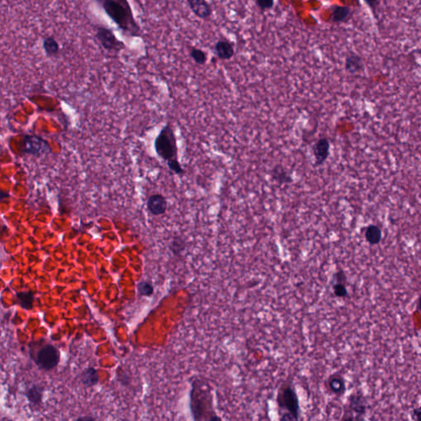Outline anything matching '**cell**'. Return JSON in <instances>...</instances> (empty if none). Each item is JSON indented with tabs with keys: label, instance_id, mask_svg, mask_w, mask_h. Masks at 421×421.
Masks as SVG:
<instances>
[{
	"label": "cell",
	"instance_id": "obj_32",
	"mask_svg": "<svg viewBox=\"0 0 421 421\" xmlns=\"http://www.w3.org/2000/svg\"><path fill=\"white\" fill-rule=\"evenodd\" d=\"M76 421H96L93 417L90 416V415H86V416L79 417Z\"/></svg>",
	"mask_w": 421,
	"mask_h": 421
},
{
	"label": "cell",
	"instance_id": "obj_19",
	"mask_svg": "<svg viewBox=\"0 0 421 421\" xmlns=\"http://www.w3.org/2000/svg\"><path fill=\"white\" fill-rule=\"evenodd\" d=\"M190 56L197 64L198 65H203L205 64L207 61V55L205 51H203L201 49L195 48L193 47L190 50Z\"/></svg>",
	"mask_w": 421,
	"mask_h": 421
},
{
	"label": "cell",
	"instance_id": "obj_28",
	"mask_svg": "<svg viewBox=\"0 0 421 421\" xmlns=\"http://www.w3.org/2000/svg\"><path fill=\"white\" fill-rule=\"evenodd\" d=\"M279 421H300V419H299L298 416H296V415L290 413V412L286 411L283 414H280Z\"/></svg>",
	"mask_w": 421,
	"mask_h": 421
},
{
	"label": "cell",
	"instance_id": "obj_16",
	"mask_svg": "<svg viewBox=\"0 0 421 421\" xmlns=\"http://www.w3.org/2000/svg\"><path fill=\"white\" fill-rule=\"evenodd\" d=\"M364 238L370 245H378L382 239V232L378 225L370 224L365 228Z\"/></svg>",
	"mask_w": 421,
	"mask_h": 421
},
{
	"label": "cell",
	"instance_id": "obj_12",
	"mask_svg": "<svg viewBox=\"0 0 421 421\" xmlns=\"http://www.w3.org/2000/svg\"><path fill=\"white\" fill-rule=\"evenodd\" d=\"M327 387L332 393L337 396H343L346 393V383L343 376L340 373H333L328 377Z\"/></svg>",
	"mask_w": 421,
	"mask_h": 421
},
{
	"label": "cell",
	"instance_id": "obj_24",
	"mask_svg": "<svg viewBox=\"0 0 421 421\" xmlns=\"http://www.w3.org/2000/svg\"><path fill=\"white\" fill-rule=\"evenodd\" d=\"M171 250L175 254H180L185 248V243L181 238H175L171 244Z\"/></svg>",
	"mask_w": 421,
	"mask_h": 421
},
{
	"label": "cell",
	"instance_id": "obj_3",
	"mask_svg": "<svg viewBox=\"0 0 421 421\" xmlns=\"http://www.w3.org/2000/svg\"><path fill=\"white\" fill-rule=\"evenodd\" d=\"M276 401L279 408L300 417V400L296 389L292 385L289 383L283 384L278 390Z\"/></svg>",
	"mask_w": 421,
	"mask_h": 421
},
{
	"label": "cell",
	"instance_id": "obj_30",
	"mask_svg": "<svg viewBox=\"0 0 421 421\" xmlns=\"http://www.w3.org/2000/svg\"><path fill=\"white\" fill-rule=\"evenodd\" d=\"M419 416H420V408H419V406L413 408L411 411V417L413 420L419 421Z\"/></svg>",
	"mask_w": 421,
	"mask_h": 421
},
{
	"label": "cell",
	"instance_id": "obj_6",
	"mask_svg": "<svg viewBox=\"0 0 421 421\" xmlns=\"http://www.w3.org/2000/svg\"><path fill=\"white\" fill-rule=\"evenodd\" d=\"M59 361V351L51 345L43 346L37 354V364L41 369L45 370L54 369Z\"/></svg>",
	"mask_w": 421,
	"mask_h": 421
},
{
	"label": "cell",
	"instance_id": "obj_10",
	"mask_svg": "<svg viewBox=\"0 0 421 421\" xmlns=\"http://www.w3.org/2000/svg\"><path fill=\"white\" fill-rule=\"evenodd\" d=\"M364 69V59L357 53L349 52L345 60V70L351 75H355Z\"/></svg>",
	"mask_w": 421,
	"mask_h": 421
},
{
	"label": "cell",
	"instance_id": "obj_33",
	"mask_svg": "<svg viewBox=\"0 0 421 421\" xmlns=\"http://www.w3.org/2000/svg\"><path fill=\"white\" fill-rule=\"evenodd\" d=\"M9 197V194L6 193V192L4 191H0V200H3V199H5V198H7Z\"/></svg>",
	"mask_w": 421,
	"mask_h": 421
},
{
	"label": "cell",
	"instance_id": "obj_23",
	"mask_svg": "<svg viewBox=\"0 0 421 421\" xmlns=\"http://www.w3.org/2000/svg\"><path fill=\"white\" fill-rule=\"evenodd\" d=\"M137 291L139 293L144 296H153L154 293V288L150 283L147 282H141L137 284Z\"/></svg>",
	"mask_w": 421,
	"mask_h": 421
},
{
	"label": "cell",
	"instance_id": "obj_22",
	"mask_svg": "<svg viewBox=\"0 0 421 421\" xmlns=\"http://www.w3.org/2000/svg\"><path fill=\"white\" fill-rule=\"evenodd\" d=\"M27 396H28V399L32 402L34 403V404H38V403L41 401L42 392H41V390L40 389L39 387H37V386H33V387H31L28 390Z\"/></svg>",
	"mask_w": 421,
	"mask_h": 421
},
{
	"label": "cell",
	"instance_id": "obj_15",
	"mask_svg": "<svg viewBox=\"0 0 421 421\" xmlns=\"http://www.w3.org/2000/svg\"><path fill=\"white\" fill-rule=\"evenodd\" d=\"M352 15V10L349 6L335 5L332 9L330 21L333 23H345L348 21Z\"/></svg>",
	"mask_w": 421,
	"mask_h": 421
},
{
	"label": "cell",
	"instance_id": "obj_5",
	"mask_svg": "<svg viewBox=\"0 0 421 421\" xmlns=\"http://www.w3.org/2000/svg\"><path fill=\"white\" fill-rule=\"evenodd\" d=\"M96 38L103 48L109 52H119L125 48V44L117 38L114 32L103 26L96 27Z\"/></svg>",
	"mask_w": 421,
	"mask_h": 421
},
{
	"label": "cell",
	"instance_id": "obj_7",
	"mask_svg": "<svg viewBox=\"0 0 421 421\" xmlns=\"http://www.w3.org/2000/svg\"><path fill=\"white\" fill-rule=\"evenodd\" d=\"M330 142L327 137H320L312 147L314 157V167H320L324 164L330 154Z\"/></svg>",
	"mask_w": 421,
	"mask_h": 421
},
{
	"label": "cell",
	"instance_id": "obj_29",
	"mask_svg": "<svg viewBox=\"0 0 421 421\" xmlns=\"http://www.w3.org/2000/svg\"><path fill=\"white\" fill-rule=\"evenodd\" d=\"M365 4L369 5V7L373 11L374 16L377 14V9H378V5L380 4L379 1H365Z\"/></svg>",
	"mask_w": 421,
	"mask_h": 421
},
{
	"label": "cell",
	"instance_id": "obj_11",
	"mask_svg": "<svg viewBox=\"0 0 421 421\" xmlns=\"http://www.w3.org/2000/svg\"><path fill=\"white\" fill-rule=\"evenodd\" d=\"M148 209L154 216H161L167 212V201L162 194H153L148 198Z\"/></svg>",
	"mask_w": 421,
	"mask_h": 421
},
{
	"label": "cell",
	"instance_id": "obj_1",
	"mask_svg": "<svg viewBox=\"0 0 421 421\" xmlns=\"http://www.w3.org/2000/svg\"><path fill=\"white\" fill-rule=\"evenodd\" d=\"M100 4L106 15L123 33L129 37H138L140 27L127 0H104Z\"/></svg>",
	"mask_w": 421,
	"mask_h": 421
},
{
	"label": "cell",
	"instance_id": "obj_13",
	"mask_svg": "<svg viewBox=\"0 0 421 421\" xmlns=\"http://www.w3.org/2000/svg\"><path fill=\"white\" fill-rule=\"evenodd\" d=\"M214 51L216 56L221 60H229L235 55V49L233 44L227 40H220L214 46Z\"/></svg>",
	"mask_w": 421,
	"mask_h": 421
},
{
	"label": "cell",
	"instance_id": "obj_34",
	"mask_svg": "<svg viewBox=\"0 0 421 421\" xmlns=\"http://www.w3.org/2000/svg\"><path fill=\"white\" fill-rule=\"evenodd\" d=\"M209 421H222L221 417L217 416V415H213V416L210 418Z\"/></svg>",
	"mask_w": 421,
	"mask_h": 421
},
{
	"label": "cell",
	"instance_id": "obj_20",
	"mask_svg": "<svg viewBox=\"0 0 421 421\" xmlns=\"http://www.w3.org/2000/svg\"><path fill=\"white\" fill-rule=\"evenodd\" d=\"M18 300L21 306H23L27 310L32 309V304H33V295L32 293L21 292L18 294Z\"/></svg>",
	"mask_w": 421,
	"mask_h": 421
},
{
	"label": "cell",
	"instance_id": "obj_8",
	"mask_svg": "<svg viewBox=\"0 0 421 421\" xmlns=\"http://www.w3.org/2000/svg\"><path fill=\"white\" fill-rule=\"evenodd\" d=\"M349 409L356 415L359 419H362L363 417L366 414L369 403L366 397L362 392H353L348 397Z\"/></svg>",
	"mask_w": 421,
	"mask_h": 421
},
{
	"label": "cell",
	"instance_id": "obj_26",
	"mask_svg": "<svg viewBox=\"0 0 421 421\" xmlns=\"http://www.w3.org/2000/svg\"><path fill=\"white\" fill-rule=\"evenodd\" d=\"M257 7L262 11H266V10H271L275 5V2L273 0H257L256 2Z\"/></svg>",
	"mask_w": 421,
	"mask_h": 421
},
{
	"label": "cell",
	"instance_id": "obj_17",
	"mask_svg": "<svg viewBox=\"0 0 421 421\" xmlns=\"http://www.w3.org/2000/svg\"><path fill=\"white\" fill-rule=\"evenodd\" d=\"M99 379L100 377L98 372L96 369H94L93 367H89L87 369H85L81 376V382L85 387H93L97 384Z\"/></svg>",
	"mask_w": 421,
	"mask_h": 421
},
{
	"label": "cell",
	"instance_id": "obj_9",
	"mask_svg": "<svg viewBox=\"0 0 421 421\" xmlns=\"http://www.w3.org/2000/svg\"><path fill=\"white\" fill-rule=\"evenodd\" d=\"M187 3L193 14L199 19L206 20L212 16V6L205 0H188Z\"/></svg>",
	"mask_w": 421,
	"mask_h": 421
},
{
	"label": "cell",
	"instance_id": "obj_31",
	"mask_svg": "<svg viewBox=\"0 0 421 421\" xmlns=\"http://www.w3.org/2000/svg\"><path fill=\"white\" fill-rule=\"evenodd\" d=\"M362 419H359L357 417H355L354 415H346L344 417L342 421H361Z\"/></svg>",
	"mask_w": 421,
	"mask_h": 421
},
{
	"label": "cell",
	"instance_id": "obj_21",
	"mask_svg": "<svg viewBox=\"0 0 421 421\" xmlns=\"http://www.w3.org/2000/svg\"><path fill=\"white\" fill-rule=\"evenodd\" d=\"M333 293L337 298H347L349 296L348 290L346 288V284L343 283H333Z\"/></svg>",
	"mask_w": 421,
	"mask_h": 421
},
{
	"label": "cell",
	"instance_id": "obj_2",
	"mask_svg": "<svg viewBox=\"0 0 421 421\" xmlns=\"http://www.w3.org/2000/svg\"><path fill=\"white\" fill-rule=\"evenodd\" d=\"M154 148L157 155L167 163L178 160L177 138L170 123L163 126L154 141Z\"/></svg>",
	"mask_w": 421,
	"mask_h": 421
},
{
	"label": "cell",
	"instance_id": "obj_4",
	"mask_svg": "<svg viewBox=\"0 0 421 421\" xmlns=\"http://www.w3.org/2000/svg\"><path fill=\"white\" fill-rule=\"evenodd\" d=\"M21 152L28 155L39 157L51 152L48 143L37 135H26L21 144Z\"/></svg>",
	"mask_w": 421,
	"mask_h": 421
},
{
	"label": "cell",
	"instance_id": "obj_25",
	"mask_svg": "<svg viewBox=\"0 0 421 421\" xmlns=\"http://www.w3.org/2000/svg\"><path fill=\"white\" fill-rule=\"evenodd\" d=\"M167 167L170 169V171H172L176 175H184L185 173V170L183 169L182 166L180 165L179 160L176 161H171V162H167Z\"/></svg>",
	"mask_w": 421,
	"mask_h": 421
},
{
	"label": "cell",
	"instance_id": "obj_14",
	"mask_svg": "<svg viewBox=\"0 0 421 421\" xmlns=\"http://www.w3.org/2000/svg\"><path fill=\"white\" fill-rule=\"evenodd\" d=\"M270 174H271V180L277 183L278 185H289L293 182V177L292 175L282 165L275 166L273 168L271 169Z\"/></svg>",
	"mask_w": 421,
	"mask_h": 421
},
{
	"label": "cell",
	"instance_id": "obj_18",
	"mask_svg": "<svg viewBox=\"0 0 421 421\" xmlns=\"http://www.w3.org/2000/svg\"><path fill=\"white\" fill-rule=\"evenodd\" d=\"M43 47L48 56H54L59 52V44L53 37H47L44 40Z\"/></svg>",
	"mask_w": 421,
	"mask_h": 421
},
{
	"label": "cell",
	"instance_id": "obj_27",
	"mask_svg": "<svg viewBox=\"0 0 421 421\" xmlns=\"http://www.w3.org/2000/svg\"><path fill=\"white\" fill-rule=\"evenodd\" d=\"M333 283H343V284H346V282H347V276H346L345 271L341 269L339 271H337L336 273H334V275H333Z\"/></svg>",
	"mask_w": 421,
	"mask_h": 421
}]
</instances>
